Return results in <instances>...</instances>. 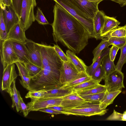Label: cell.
Segmentation results:
<instances>
[{"mask_svg": "<svg viewBox=\"0 0 126 126\" xmlns=\"http://www.w3.org/2000/svg\"><path fill=\"white\" fill-rule=\"evenodd\" d=\"M54 20L51 24L54 41L60 42L69 50L78 54L88 44L90 38L86 28L77 19L55 2Z\"/></svg>", "mask_w": 126, "mask_h": 126, "instance_id": "cell-1", "label": "cell"}, {"mask_svg": "<svg viewBox=\"0 0 126 126\" xmlns=\"http://www.w3.org/2000/svg\"><path fill=\"white\" fill-rule=\"evenodd\" d=\"M42 69L31 79L29 91H46L60 88V70L63 62L55 52L49 51L41 56Z\"/></svg>", "mask_w": 126, "mask_h": 126, "instance_id": "cell-2", "label": "cell"}, {"mask_svg": "<svg viewBox=\"0 0 126 126\" xmlns=\"http://www.w3.org/2000/svg\"><path fill=\"white\" fill-rule=\"evenodd\" d=\"M79 21L87 30L90 38H95L93 19L87 15L78 0H53Z\"/></svg>", "mask_w": 126, "mask_h": 126, "instance_id": "cell-3", "label": "cell"}, {"mask_svg": "<svg viewBox=\"0 0 126 126\" xmlns=\"http://www.w3.org/2000/svg\"><path fill=\"white\" fill-rule=\"evenodd\" d=\"M107 109H101L99 103L87 101L74 108L64 109L63 114L67 115L90 116L94 115L102 116L107 112Z\"/></svg>", "mask_w": 126, "mask_h": 126, "instance_id": "cell-4", "label": "cell"}, {"mask_svg": "<svg viewBox=\"0 0 126 126\" xmlns=\"http://www.w3.org/2000/svg\"><path fill=\"white\" fill-rule=\"evenodd\" d=\"M36 5V0H22L19 21L25 32L35 20L34 9Z\"/></svg>", "mask_w": 126, "mask_h": 126, "instance_id": "cell-5", "label": "cell"}, {"mask_svg": "<svg viewBox=\"0 0 126 126\" xmlns=\"http://www.w3.org/2000/svg\"><path fill=\"white\" fill-rule=\"evenodd\" d=\"M0 60L3 70L9 65L20 62L14 51L11 40H0Z\"/></svg>", "mask_w": 126, "mask_h": 126, "instance_id": "cell-6", "label": "cell"}, {"mask_svg": "<svg viewBox=\"0 0 126 126\" xmlns=\"http://www.w3.org/2000/svg\"><path fill=\"white\" fill-rule=\"evenodd\" d=\"M124 74L116 70L108 75L104 79L105 85L109 92L117 91L125 88L123 83Z\"/></svg>", "mask_w": 126, "mask_h": 126, "instance_id": "cell-7", "label": "cell"}, {"mask_svg": "<svg viewBox=\"0 0 126 126\" xmlns=\"http://www.w3.org/2000/svg\"><path fill=\"white\" fill-rule=\"evenodd\" d=\"M27 103L29 111H37L40 109L55 106H60L62 100V98H42L31 99Z\"/></svg>", "mask_w": 126, "mask_h": 126, "instance_id": "cell-8", "label": "cell"}, {"mask_svg": "<svg viewBox=\"0 0 126 126\" xmlns=\"http://www.w3.org/2000/svg\"><path fill=\"white\" fill-rule=\"evenodd\" d=\"M15 63L8 65L3 70L1 82L2 90L6 91L11 97L12 94L11 85L18 76L15 70Z\"/></svg>", "mask_w": 126, "mask_h": 126, "instance_id": "cell-9", "label": "cell"}, {"mask_svg": "<svg viewBox=\"0 0 126 126\" xmlns=\"http://www.w3.org/2000/svg\"><path fill=\"white\" fill-rule=\"evenodd\" d=\"M60 72V82L63 85L73 79L79 73L69 60L63 62Z\"/></svg>", "mask_w": 126, "mask_h": 126, "instance_id": "cell-10", "label": "cell"}, {"mask_svg": "<svg viewBox=\"0 0 126 126\" xmlns=\"http://www.w3.org/2000/svg\"><path fill=\"white\" fill-rule=\"evenodd\" d=\"M24 44L27 50L31 63L42 68L41 55L37 43L28 39Z\"/></svg>", "mask_w": 126, "mask_h": 126, "instance_id": "cell-11", "label": "cell"}, {"mask_svg": "<svg viewBox=\"0 0 126 126\" xmlns=\"http://www.w3.org/2000/svg\"><path fill=\"white\" fill-rule=\"evenodd\" d=\"M61 98L62 100L61 105L63 107L64 109L74 108L86 101L80 96L76 92L73 91L71 93Z\"/></svg>", "mask_w": 126, "mask_h": 126, "instance_id": "cell-12", "label": "cell"}, {"mask_svg": "<svg viewBox=\"0 0 126 126\" xmlns=\"http://www.w3.org/2000/svg\"><path fill=\"white\" fill-rule=\"evenodd\" d=\"M25 32L19 21L15 24L9 30L8 33V39L25 43L28 39L26 37Z\"/></svg>", "mask_w": 126, "mask_h": 126, "instance_id": "cell-13", "label": "cell"}, {"mask_svg": "<svg viewBox=\"0 0 126 126\" xmlns=\"http://www.w3.org/2000/svg\"><path fill=\"white\" fill-rule=\"evenodd\" d=\"M3 12L4 20L8 33L12 27L19 21V18L11 5L6 7Z\"/></svg>", "mask_w": 126, "mask_h": 126, "instance_id": "cell-14", "label": "cell"}, {"mask_svg": "<svg viewBox=\"0 0 126 126\" xmlns=\"http://www.w3.org/2000/svg\"><path fill=\"white\" fill-rule=\"evenodd\" d=\"M12 41L14 51L20 62L23 64L31 63L27 50L24 43Z\"/></svg>", "mask_w": 126, "mask_h": 126, "instance_id": "cell-15", "label": "cell"}, {"mask_svg": "<svg viewBox=\"0 0 126 126\" xmlns=\"http://www.w3.org/2000/svg\"><path fill=\"white\" fill-rule=\"evenodd\" d=\"M105 15L103 11L99 10L93 18L95 38L97 40L102 39L101 33L105 22Z\"/></svg>", "mask_w": 126, "mask_h": 126, "instance_id": "cell-16", "label": "cell"}, {"mask_svg": "<svg viewBox=\"0 0 126 126\" xmlns=\"http://www.w3.org/2000/svg\"><path fill=\"white\" fill-rule=\"evenodd\" d=\"M81 7L87 15L93 19L99 10L98 5L99 2H92L88 0H78Z\"/></svg>", "mask_w": 126, "mask_h": 126, "instance_id": "cell-17", "label": "cell"}, {"mask_svg": "<svg viewBox=\"0 0 126 126\" xmlns=\"http://www.w3.org/2000/svg\"><path fill=\"white\" fill-rule=\"evenodd\" d=\"M120 23L114 17L105 15V22L101 33L102 39L117 27Z\"/></svg>", "mask_w": 126, "mask_h": 126, "instance_id": "cell-18", "label": "cell"}, {"mask_svg": "<svg viewBox=\"0 0 126 126\" xmlns=\"http://www.w3.org/2000/svg\"><path fill=\"white\" fill-rule=\"evenodd\" d=\"M66 54L69 60L74 65L79 72L86 73L87 66L82 60L76 55L75 53L67 50L66 51Z\"/></svg>", "mask_w": 126, "mask_h": 126, "instance_id": "cell-19", "label": "cell"}, {"mask_svg": "<svg viewBox=\"0 0 126 126\" xmlns=\"http://www.w3.org/2000/svg\"><path fill=\"white\" fill-rule=\"evenodd\" d=\"M15 63L18 68L19 75L21 78V80H19L20 83L24 88L28 90L29 87L31 78L23 64L19 62H16Z\"/></svg>", "mask_w": 126, "mask_h": 126, "instance_id": "cell-20", "label": "cell"}, {"mask_svg": "<svg viewBox=\"0 0 126 126\" xmlns=\"http://www.w3.org/2000/svg\"><path fill=\"white\" fill-rule=\"evenodd\" d=\"M91 79V77L86 73L84 72H79L73 79L63 85L60 88L72 89V88L74 86L88 81Z\"/></svg>", "mask_w": 126, "mask_h": 126, "instance_id": "cell-21", "label": "cell"}, {"mask_svg": "<svg viewBox=\"0 0 126 126\" xmlns=\"http://www.w3.org/2000/svg\"><path fill=\"white\" fill-rule=\"evenodd\" d=\"M121 92V90L109 92L107 90L99 104L100 108L106 109L107 106L113 103L115 98Z\"/></svg>", "mask_w": 126, "mask_h": 126, "instance_id": "cell-22", "label": "cell"}, {"mask_svg": "<svg viewBox=\"0 0 126 126\" xmlns=\"http://www.w3.org/2000/svg\"><path fill=\"white\" fill-rule=\"evenodd\" d=\"M73 91L72 89H63L61 88L46 91L43 98H61Z\"/></svg>", "mask_w": 126, "mask_h": 126, "instance_id": "cell-23", "label": "cell"}, {"mask_svg": "<svg viewBox=\"0 0 126 126\" xmlns=\"http://www.w3.org/2000/svg\"><path fill=\"white\" fill-rule=\"evenodd\" d=\"M100 82L92 79L74 87L72 89L74 91L78 92H82L101 85Z\"/></svg>", "mask_w": 126, "mask_h": 126, "instance_id": "cell-24", "label": "cell"}, {"mask_svg": "<svg viewBox=\"0 0 126 126\" xmlns=\"http://www.w3.org/2000/svg\"><path fill=\"white\" fill-rule=\"evenodd\" d=\"M110 48L107 47L102 51L98 58L90 65L87 66L86 73L91 77L96 69L101 65L103 59L109 53Z\"/></svg>", "mask_w": 126, "mask_h": 126, "instance_id": "cell-25", "label": "cell"}, {"mask_svg": "<svg viewBox=\"0 0 126 126\" xmlns=\"http://www.w3.org/2000/svg\"><path fill=\"white\" fill-rule=\"evenodd\" d=\"M101 65L105 71L106 77L110 73L116 70V65L114 61L110 60L109 54L103 59L101 62Z\"/></svg>", "mask_w": 126, "mask_h": 126, "instance_id": "cell-26", "label": "cell"}, {"mask_svg": "<svg viewBox=\"0 0 126 126\" xmlns=\"http://www.w3.org/2000/svg\"><path fill=\"white\" fill-rule=\"evenodd\" d=\"M108 40V38L107 37L103 38L101 42L94 50L93 52L94 56L92 60L93 62L98 58L103 50L111 45Z\"/></svg>", "mask_w": 126, "mask_h": 126, "instance_id": "cell-27", "label": "cell"}, {"mask_svg": "<svg viewBox=\"0 0 126 126\" xmlns=\"http://www.w3.org/2000/svg\"><path fill=\"white\" fill-rule=\"evenodd\" d=\"M16 80H15L12 84V94L11 96L12 101V107L13 108L16 107L17 112L20 110L19 107V102L21 97L20 92L16 89Z\"/></svg>", "mask_w": 126, "mask_h": 126, "instance_id": "cell-28", "label": "cell"}, {"mask_svg": "<svg viewBox=\"0 0 126 126\" xmlns=\"http://www.w3.org/2000/svg\"><path fill=\"white\" fill-rule=\"evenodd\" d=\"M115 37L124 38L126 39V24L123 26H118L104 37L109 38Z\"/></svg>", "mask_w": 126, "mask_h": 126, "instance_id": "cell-29", "label": "cell"}, {"mask_svg": "<svg viewBox=\"0 0 126 126\" xmlns=\"http://www.w3.org/2000/svg\"><path fill=\"white\" fill-rule=\"evenodd\" d=\"M105 93V92L100 93L88 95H79L86 101L99 103L104 97Z\"/></svg>", "mask_w": 126, "mask_h": 126, "instance_id": "cell-30", "label": "cell"}, {"mask_svg": "<svg viewBox=\"0 0 126 126\" xmlns=\"http://www.w3.org/2000/svg\"><path fill=\"white\" fill-rule=\"evenodd\" d=\"M8 33L3 19V10L0 9V39L4 40L8 39Z\"/></svg>", "mask_w": 126, "mask_h": 126, "instance_id": "cell-31", "label": "cell"}, {"mask_svg": "<svg viewBox=\"0 0 126 126\" xmlns=\"http://www.w3.org/2000/svg\"><path fill=\"white\" fill-rule=\"evenodd\" d=\"M24 64L31 79L37 76L42 69L41 68L31 63H25Z\"/></svg>", "mask_w": 126, "mask_h": 126, "instance_id": "cell-32", "label": "cell"}, {"mask_svg": "<svg viewBox=\"0 0 126 126\" xmlns=\"http://www.w3.org/2000/svg\"><path fill=\"white\" fill-rule=\"evenodd\" d=\"M120 49V55L116 66V70L122 71L123 65L126 63V44Z\"/></svg>", "mask_w": 126, "mask_h": 126, "instance_id": "cell-33", "label": "cell"}, {"mask_svg": "<svg viewBox=\"0 0 126 126\" xmlns=\"http://www.w3.org/2000/svg\"><path fill=\"white\" fill-rule=\"evenodd\" d=\"M106 77L105 71L101 65L95 70L91 76V78L94 80L100 82L102 79H104Z\"/></svg>", "mask_w": 126, "mask_h": 126, "instance_id": "cell-34", "label": "cell"}, {"mask_svg": "<svg viewBox=\"0 0 126 126\" xmlns=\"http://www.w3.org/2000/svg\"><path fill=\"white\" fill-rule=\"evenodd\" d=\"M107 90V87L105 85L95 87L89 90L77 93L80 95H88L101 93L105 92Z\"/></svg>", "mask_w": 126, "mask_h": 126, "instance_id": "cell-35", "label": "cell"}, {"mask_svg": "<svg viewBox=\"0 0 126 126\" xmlns=\"http://www.w3.org/2000/svg\"><path fill=\"white\" fill-rule=\"evenodd\" d=\"M108 38L111 45H114L120 49L126 44V39L123 38L113 37Z\"/></svg>", "mask_w": 126, "mask_h": 126, "instance_id": "cell-36", "label": "cell"}, {"mask_svg": "<svg viewBox=\"0 0 126 126\" xmlns=\"http://www.w3.org/2000/svg\"><path fill=\"white\" fill-rule=\"evenodd\" d=\"M46 91L41 90L37 91H29L25 96L26 98L31 99H38L44 98Z\"/></svg>", "mask_w": 126, "mask_h": 126, "instance_id": "cell-37", "label": "cell"}, {"mask_svg": "<svg viewBox=\"0 0 126 126\" xmlns=\"http://www.w3.org/2000/svg\"><path fill=\"white\" fill-rule=\"evenodd\" d=\"M35 20L41 25H45L49 24L40 8L38 7L35 16Z\"/></svg>", "mask_w": 126, "mask_h": 126, "instance_id": "cell-38", "label": "cell"}, {"mask_svg": "<svg viewBox=\"0 0 126 126\" xmlns=\"http://www.w3.org/2000/svg\"><path fill=\"white\" fill-rule=\"evenodd\" d=\"M11 5L19 17L22 0H11Z\"/></svg>", "mask_w": 126, "mask_h": 126, "instance_id": "cell-39", "label": "cell"}, {"mask_svg": "<svg viewBox=\"0 0 126 126\" xmlns=\"http://www.w3.org/2000/svg\"><path fill=\"white\" fill-rule=\"evenodd\" d=\"M53 47L57 54L63 62H67L69 61L66 55L58 45L54 44Z\"/></svg>", "mask_w": 126, "mask_h": 126, "instance_id": "cell-40", "label": "cell"}, {"mask_svg": "<svg viewBox=\"0 0 126 126\" xmlns=\"http://www.w3.org/2000/svg\"><path fill=\"white\" fill-rule=\"evenodd\" d=\"M19 107L20 110L21 112H22L24 117H26L29 111L27 105L24 103L21 97L19 102Z\"/></svg>", "mask_w": 126, "mask_h": 126, "instance_id": "cell-41", "label": "cell"}, {"mask_svg": "<svg viewBox=\"0 0 126 126\" xmlns=\"http://www.w3.org/2000/svg\"><path fill=\"white\" fill-rule=\"evenodd\" d=\"M120 48L114 45H112V47L110 48L109 55L110 60L114 61L117 52Z\"/></svg>", "mask_w": 126, "mask_h": 126, "instance_id": "cell-42", "label": "cell"}, {"mask_svg": "<svg viewBox=\"0 0 126 126\" xmlns=\"http://www.w3.org/2000/svg\"><path fill=\"white\" fill-rule=\"evenodd\" d=\"M123 114L116 111L114 110L112 114L108 117L106 119L107 120H121L122 119Z\"/></svg>", "mask_w": 126, "mask_h": 126, "instance_id": "cell-43", "label": "cell"}, {"mask_svg": "<svg viewBox=\"0 0 126 126\" xmlns=\"http://www.w3.org/2000/svg\"><path fill=\"white\" fill-rule=\"evenodd\" d=\"M38 111L49 113L51 114H63V113L61 112L57 111L48 108L41 109L39 110Z\"/></svg>", "mask_w": 126, "mask_h": 126, "instance_id": "cell-44", "label": "cell"}, {"mask_svg": "<svg viewBox=\"0 0 126 126\" xmlns=\"http://www.w3.org/2000/svg\"><path fill=\"white\" fill-rule=\"evenodd\" d=\"M11 5V0H0V9L3 10H4L6 7Z\"/></svg>", "mask_w": 126, "mask_h": 126, "instance_id": "cell-45", "label": "cell"}, {"mask_svg": "<svg viewBox=\"0 0 126 126\" xmlns=\"http://www.w3.org/2000/svg\"><path fill=\"white\" fill-rule=\"evenodd\" d=\"M50 109L54 110L56 111L61 112L63 113L64 109L63 107L60 106H55L48 107Z\"/></svg>", "mask_w": 126, "mask_h": 126, "instance_id": "cell-46", "label": "cell"}, {"mask_svg": "<svg viewBox=\"0 0 126 126\" xmlns=\"http://www.w3.org/2000/svg\"><path fill=\"white\" fill-rule=\"evenodd\" d=\"M117 3L119 4L121 7L126 6V0H110Z\"/></svg>", "mask_w": 126, "mask_h": 126, "instance_id": "cell-47", "label": "cell"}, {"mask_svg": "<svg viewBox=\"0 0 126 126\" xmlns=\"http://www.w3.org/2000/svg\"><path fill=\"white\" fill-rule=\"evenodd\" d=\"M122 121H126V110L123 114Z\"/></svg>", "mask_w": 126, "mask_h": 126, "instance_id": "cell-48", "label": "cell"}, {"mask_svg": "<svg viewBox=\"0 0 126 126\" xmlns=\"http://www.w3.org/2000/svg\"><path fill=\"white\" fill-rule=\"evenodd\" d=\"M91 1L92 2H101L104 0H88Z\"/></svg>", "mask_w": 126, "mask_h": 126, "instance_id": "cell-49", "label": "cell"}]
</instances>
